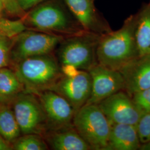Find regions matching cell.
Returning a JSON list of instances; mask_svg holds the SVG:
<instances>
[{"label": "cell", "instance_id": "6da1fadb", "mask_svg": "<svg viewBox=\"0 0 150 150\" xmlns=\"http://www.w3.org/2000/svg\"><path fill=\"white\" fill-rule=\"evenodd\" d=\"M137 20V13L132 15L121 28L100 37L96 50L98 64L119 71L139 56L135 38Z\"/></svg>", "mask_w": 150, "mask_h": 150}, {"label": "cell", "instance_id": "7a4b0ae2", "mask_svg": "<svg viewBox=\"0 0 150 150\" xmlns=\"http://www.w3.org/2000/svg\"><path fill=\"white\" fill-rule=\"evenodd\" d=\"M13 66L24 92L35 95L49 90L63 75L58 61L51 54L27 58Z\"/></svg>", "mask_w": 150, "mask_h": 150}, {"label": "cell", "instance_id": "3957f363", "mask_svg": "<svg viewBox=\"0 0 150 150\" xmlns=\"http://www.w3.org/2000/svg\"><path fill=\"white\" fill-rule=\"evenodd\" d=\"M100 37L85 31L63 40L58 51V62L62 71L74 69L88 71L96 64V50Z\"/></svg>", "mask_w": 150, "mask_h": 150}, {"label": "cell", "instance_id": "277c9868", "mask_svg": "<svg viewBox=\"0 0 150 150\" xmlns=\"http://www.w3.org/2000/svg\"><path fill=\"white\" fill-rule=\"evenodd\" d=\"M73 126L93 150H107L111 125L97 104H86L75 113Z\"/></svg>", "mask_w": 150, "mask_h": 150}, {"label": "cell", "instance_id": "5b68a950", "mask_svg": "<svg viewBox=\"0 0 150 150\" xmlns=\"http://www.w3.org/2000/svg\"><path fill=\"white\" fill-rule=\"evenodd\" d=\"M63 40L56 34L23 31L13 38L10 64L14 66L27 58L51 54Z\"/></svg>", "mask_w": 150, "mask_h": 150}, {"label": "cell", "instance_id": "8992f818", "mask_svg": "<svg viewBox=\"0 0 150 150\" xmlns=\"http://www.w3.org/2000/svg\"><path fill=\"white\" fill-rule=\"evenodd\" d=\"M28 25L47 32L78 34L86 31L77 28L59 5L48 2L36 6L26 17Z\"/></svg>", "mask_w": 150, "mask_h": 150}, {"label": "cell", "instance_id": "52a82bcc", "mask_svg": "<svg viewBox=\"0 0 150 150\" xmlns=\"http://www.w3.org/2000/svg\"><path fill=\"white\" fill-rule=\"evenodd\" d=\"M11 105L21 134H41L46 131V118L36 95L22 92Z\"/></svg>", "mask_w": 150, "mask_h": 150}, {"label": "cell", "instance_id": "ba28073f", "mask_svg": "<svg viewBox=\"0 0 150 150\" xmlns=\"http://www.w3.org/2000/svg\"><path fill=\"white\" fill-rule=\"evenodd\" d=\"M91 78L88 71L72 69L63 75L49 90L66 99L75 112L86 105L91 92Z\"/></svg>", "mask_w": 150, "mask_h": 150}, {"label": "cell", "instance_id": "9c48e42d", "mask_svg": "<svg viewBox=\"0 0 150 150\" xmlns=\"http://www.w3.org/2000/svg\"><path fill=\"white\" fill-rule=\"evenodd\" d=\"M36 96L46 116V131L72 126L75 110L63 97L51 90L40 92Z\"/></svg>", "mask_w": 150, "mask_h": 150}, {"label": "cell", "instance_id": "30bf717a", "mask_svg": "<svg viewBox=\"0 0 150 150\" xmlns=\"http://www.w3.org/2000/svg\"><path fill=\"white\" fill-rule=\"evenodd\" d=\"M91 78V92L86 104H98L108 97L125 88L120 71L97 64L88 71Z\"/></svg>", "mask_w": 150, "mask_h": 150}, {"label": "cell", "instance_id": "8fae6325", "mask_svg": "<svg viewBox=\"0 0 150 150\" xmlns=\"http://www.w3.org/2000/svg\"><path fill=\"white\" fill-rule=\"evenodd\" d=\"M97 105L110 123L136 125L142 115L131 97L122 91L108 97Z\"/></svg>", "mask_w": 150, "mask_h": 150}, {"label": "cell", "instance_id": "7c38bea8", "mask_svg": "<svg viewBox=\"0 0 150 150\" xmlns=\"http://www.w3.org/2000/svg\"><path fill=\"white\" fill-rule=\"evenodd\" d=\"M119 71L125 81L124 90L130 96L150 88V54L139 56Z\"/></svg>", "mask_w": 150, "mask_h": 150}, {"label": "cell", "instance_id": "4fadbf2b", "mask_svg": "<svg viewBox=\"0 0 150 150\" xmlns=\"http://www.w3.org/2000/svg\"><path fill=\"white\" fill-rule=\"evenodd\" d=\"M82 28L87 32L105 34L111 31L94 5V0H64Z\"/></svg>", "mask_w": 150, "mask_h": 150}, {"label": "cell", "instance_id": "5bb4252c", "mask_svg": "<svg viewBox=\"0 0 150 150\" xmlns=\"http://www.w3.org/2000/svg\"><path fill=\"white\" fill-rule=\"evenodd\" d=\"M43 134L48 146L55 150H88L91 148L75 128H66L51 130Z\"/></svg>", "mask_w": 150, "mask_h": 150}, {"label": "cell", "instance_id": "9a60e30c", "mask_svg": "<svg viewBox=\"0 0 150 150\" xmlns=\"http://www.w3.org/2000/svg\"><path fill=\"white\" fill-rule=\"evenodd\" d=\"M111 129L107 150H136L141 143L136 125L110 123Z\"/></svg>", "mask_w": 150, "mask_h": 150}, {"label": "cell", "instance_id": "2e32d148", "mask_svg": "<svg viewBox=\"0 0 150 150\" xmlns=\"http://www.w3.org/2000/svg\"><path fill=\"white\" fill-rule=\"evenodd\" d=\"M135 38L139 56L150 54V2L137 13Z\"/></svg>", "mask_w": 150, "mask_h": 150}, {"label": "cell", "instance_id": "e0dca14e", "mask_svg": "<svg viewBox=\"0 0 150 150\" xmlns=\"http://www.w3.org/2000/svg\"><path fill=\"white\" fill-rule=\"evenodd\" d=\"M24 92V88L14 70L7 67L0 69V101L11 104L18 94Z\"/></svg>", "mask_w": 150, "mask_h": 150}, {"label": "cell", "instance_id": "ac0fdd59", "mask_svg": "<svg viewBox=\"0 0 150 150\" xmlns=\"http://www.w3.org/2000/svg\"><path fill=\"white\" fill-rule=\"evenodd\" d=\"M21 132L17 122L11 104L0 103V134L12 144Z\"/></svg>", "mask_w": 150, "mask_h": 150}, {"label": "cell", "instance_id": "d6986e66", "mask_svg": "<svg viewBox=\"0 0 150 150\" xmlns=\"http://www.w3.org/2000/svg\"><path fill=\"white\" fill-rule=\"evenodd\" d=\"M12 148L16 150H48V146L41 134H28L20 136L12 144Z\"/></svg>", "mask_w": 150, "mask_h": 150}, {"label": "cell", "instance_id": "ffe728a7", "mask_svg": "<svg viewBox=\"0 0 150 150\" xmlns=\"http://www.w3.org/2000/svg\"><path fill=\"white\" fill-rule=\"evenodd\" d=\"M13 38L0 31V69L10 64V54Z\"/></svg>", "mask_w": 150, "mask_h": 150}, {"label": "cell", "instance_id": "44dd1931", "mask_svg": "<svg viewBox=\"0 0 150 150\" xmlns=\"http://www.w3.org/2000/svg\"><path fill=\"white\" fill-rule=\"evenodd\" d=\"M131 97L142 115L150 113V88L135 92Z\"/></svg>", "mask_w": 150, "mask_h": 150}, {"label": "cell", "instance_id": "7402d4cb", "mask_svg": "<svg viewBox=\"0 0 150 150\" xmlns=\"http://www.w3.org/2000/svg\"><path fill=\"white\" fill-rule=\"evenodd\" d=\"M136 128L141 144L150 141V113L141 115Z\"/></svg>", "mask_w": 150, "mask_h": 150}, {"label": "cell", "instance_id": "603a6c76", "mask_svg": "<svg viewBox=\"0 0 150 150\" xmlns=\"http://www.w3.org/2000/svg\"><path fill=\"white\" fill-rule=\"evenodd\" d=\"M5 10L12 16L22 17L25 12L18 4V0H2Z\"/></svg>", "mask_w": 150, "mask_h": 150}, {"label": "cell", "instance_id": "cb8c5ba5", "mask_svg": "<svg viewBox=\"0 0 150 150\" xmlns=\"http://www.w3.org/2000/svg\"><path fill=\"white\" fill-rule=\"evenodd\" d=\"M45 0H18V4L23 11H26L38 6Z\"/></svg>", "mask_w": 150, "mask_h": 150}, {"label": "cell", "instance_id": "d4e9b609", "mask_svg": "<svg viewBox=\"0 0 150 150\" xmlns=\"http://www.w3.org/2000/svg\"><path fill=\"white\" fill-rule=\"evenodd\" d=\"M12 150L11 144L8 142L0 134V150Z\"/></svg>", "mask_w": 150, "mask_h": 150}, {"label": "cell", "instance_id": "484cf974", "mask_svg": "<svg viewBox=\"0 0 150 150\" xmlns=\"http://www.w3.org/2000/svg\"><path fill=\"white\" fill-rule=\"evenodd\" d=\"M139 149L142 150H150V141L145 144H141Z\"/></svg>", "mask_w": 150, "mask_h": 150}, {"label": "cell", "instance_id": "4316f807", "mask_svg": "<svg viewBox=\"0 0 150 150\" xmlns=\"http://www.w3.org/2000/svg\"><path fill=\"white\" fill-rule=\"evenodd\" d=\"M5 10V7H4V3L2 2V0H0V18H2V12Z\"/></svg>", "mask_w": 150, "mask_h": 150}, {"label": "cell", "instance_id": "83f0119b", "mask_svg": "<svg viewBox=\"0 0 150 150\" xmlns=\"http://www.w3.org/2000/svg\"><path fill=\"white\" fill-rule=\"evenodd\" d=\"M1 103V101H0V103Z\"/></svg>", "mask_w": 150, "mask_h": 150}]
</instances>
